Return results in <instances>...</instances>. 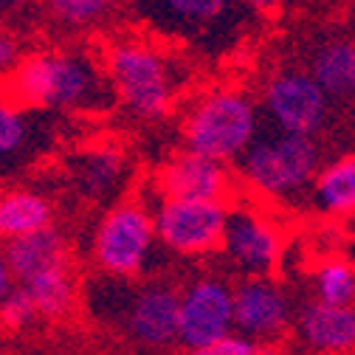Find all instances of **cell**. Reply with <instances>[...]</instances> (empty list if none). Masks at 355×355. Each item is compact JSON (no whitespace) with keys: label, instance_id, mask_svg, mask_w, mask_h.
Segmentation results:
<instances>
[{"label":"cell","instance_id":"6da1fadb","mask_svg":"<svg viewBox=\"0 0 355 355\" xmlns=\"http://www.w3.org/2000/svg\"><path fill=\"white\" fill-rule=\"evenodd\" d=\"M0 96L42 116H102L116 107L99 54L85 46L26 51L0 82Z\"/></svg>","mask_w":355,"mask_h":355},{"label":"cell","instance_id":"7a4b0ae2","mask_svg":"<svg viewBox=\"0 0 355 355\" xmlns=\"http://www.w3.org/2000/svg\"><path fill=\"white\" fill-rule=\"evenodd\" d=\"M178 288L164 277L110 279L96 274L79 288L99 324L139 355H169L178 347Z\"/></svg>","mask_w":355,"mask_h":355},{"label":"cell","instance_id":"3957f363","mask_svg":"<svg viewBox=\"0 0 355 355\" xmlns=\"http://www.w3.org/2000/svg\"><path fill=\"white\" fill-rule=\"evenodd\" d=\"M99 60L110 82L116 107L141 121H155L172 110L184 82V71L178 68L166 49L153 42V37H116L105 46Z\"/></svg>","mask_w":355,"mask_h":355},{"label":"cell","instance_id":"277c9868","mask_svg":"<svg viewBox=\"0 0 355 355\" xmlns=\"http://www.w3.org/2000/svg\"><path fill=\"white\" fill-rule=\"evenodd\" d=\"M127 6L147 34L211 57L237 49L245 23L257 20L237 0H127Z\"/></svg>","mask_w":355,"mask_h":355},{"label":"cell","instance_id":"5b68a950","mask_svg":"<svg viewBox=\"0 0 355 355\" xmlns=\"http://www.w3.org/2000/svg\"><path fill=\"white\" fill-rule=\"evenodd\" d=\"M181 136L187 153L232 166L259 136V105L243 87H211L184 113Z\"/></svg>","mask_w":355,"mask_h":355},{"label":"cell","instance_id":"8992f818","mask_svg":"<svg viewBox=\"0 0 355 355\" xmlns=\"http://www.w3.org/2000/svg\"><path fill=\"white\" fill-rule=\"evenodd\" d=\"M319 166V139L288 136L277 130L259 132L237 161V172L245 189L265 200H293L307 195Z\"/></svg>","mask_w":355,"mask_h":355},{"label":"cell","instance_id":"52a82bcc","mask_svg":"<svg viewBox=\"0 0 355 355\" xmlns=\"http://www.w3.org/2000/svg\"><path fill=\"white\" fill-rule=\"evenodd\" d=\"M158 254L153 214L144 198H121L96 220L91 234V262L110 279H141Z\"/></svg>","mask_w":355,"mask_h":355},{"label":"cell","instance_id":"ba28073f","mask_svg":"<svg viewBox=\"0 0 355 355\" xmlns=\"http://www.w3.org/2000/svg\"><path fill=\"white\" fill-rule=\"evenodd\" d=\"M229 206L232 203L169 200L153 195L150 214L158 245L178 259H192V262L220 254Z\"/></svg>","mask_w":355,"mask_h":355},{"label":"cell","instance_id":"9c48e42d","mask_svg":"<svg viewBox=\"0 0 355 355\" xmlns=\"http://www.w3.org/2000/svg\"><path fill=\"white\" fill-rule=\"evenodd\" d=\"M259 107L268 116L271 130L304 139H316L333 116V102L304 68H279L271 73L262 85Z\"/></svg>","mask_w":355,"mask_h":355},{"label":"cell","instance_id":"30bf717a","mask_svg":"<svg viewBox=\"0 0 355 355\" xmlns=\"http://www.w3.org/2000/svg\"><path fill=\"white\" fill-rule=\"evenodd\" d=\"M285 254V234L277 220L257 206H229L226 232L220 243V257L229 268L248 277H274Z\"/></svg>","mask_w":355,"mask_h":355},{"label":"cell","instance_id":"8fae6325","mask_svg":"<svg viewBox=\"0 0 355 355\" xmlns=\"http://www.w3.org/2000/svg\"><path fill=\"white\" fill-rule=\"evenodd\" d=\"M234 333L232 282L200 274L178 291V347L192 352Z\"/></svg>","mask_w":355,"mask_h":355},{"label":"cell","instance_id":"7c38bea8","mask_svg":"<svg viewBox=\"0 0 355 355\" xmlns=\"http://www.w3.org/2000/svg\"><path fill=\"white\" fill-rule=\"evenodd\" d=\"M234 333L254 344L274 347L293 330L296 307L291 293L274 277H248L232 285Z\"/></svg>","mask_w":355,"mask_h":355},{"label":"cell","instance_id":"4fadbf2b","mask_svg":"<svg viewBox=\"0 0 355 355\" xmlns=\"http://www.w3.org/2000/svg\"><path fill=\"white\" fill-rule=\"evenodd\" d=\"M234 189L237 184L232 166L192 155L187 150L164 161L153 178V195L169 200L232 203Z\"/></svg>","mask_w":355,"mask_h":355},{"label":"cell","instance_id":"5bb4252c","mask_svg":"<svg viewBox=\"0 0 355 355\" xmlns=\"http://www.w3.org/2000/svg\"><path fill=\"white\" fill-rule=\"evenodd\" d=\"M65 175L87 203H116L130 181V161L113 144L82 147L65 158Z\"/></svg>","mask_w":355,"mask_h":355},{"label":"cell","instance_id":"9a60e30c","mask_svg":"<svg viewBox=\"0 0 355 355\" xmlns=\"http://www.w3.org/2000/svg\"><path fill=\"white\" fill-rule=\"evenodd\" d=\"M51 116L31 113L0 96V178H12L54 144Z\"/></svg>","mask_w":355,"mask_h":355},{"label":"cell","instance_id":"2e32d148","mask_svg":"<svg viewBox=\"0 0 355 355\" xmlns=\"http://www.w3.org/2000/svg\"><path fill=\"white\" fill-rule=\"evenodd\" d=\"M293 333L319 355H352L355 352V304L336 307L307 302L293 316Z\"/></svg>","mask_w":355,"mask_h":355},{"label":"cell","instance_id":"e0dca14e","mask_svg":"<svg viewBox=\"0 0 355 355\" xmlns=\"http://www.w3.org/2000/svg\"><path fill=\"white\" fill-rule=\"evenodd\" d=\"M3 251H6V262H9L15 285L28 282L40 274L65 268V265H73V251H71L68 234L57 223L42 232H34L28 237L6 243Z\"/></svg>","mask_w":355,"mask_h":355},{"label":"cell","instance_id":"ac0fdd59","mask_svg":"<svg viewBox=\"0 0 355 355\" xmlns=\"http://www.w3.org/2000/svg\"><path fill=\"white\" fill-rule=\"evenodd\" d=\"M310 79H313L322 94L336 105L355 102V40L349 37H327L313 49L307 60Z\"/></svg>","mask_w":355,"mask_h":355},{"label":"cell","instance_id":"d6986e66","mask_svg":"<svg viewBox=\"0 0 355 355\" xmlns=\"http://www.w3.org/2000/svg\"><path fill=\"white\" fill-rule=\"evenodd\" d=\"M54 200L31 187L0 189V243H12L54 226Z\"/></svg>","mask_w":355,"mask_h":355},{"label":"cell","instance_id":"ffe728a7","mask_svg":"<svg viewBox=\"0 0 355 355\" xmlns=\"http://www.w3.org/2000/svg\"><path fill=\"white\" fill-rule=\"evenodd\" d=\"M307 198L324 217H355V153L319 166Z\"/></svg>","mask_w":355,"mask_h":355},{"label":"cell","instance_id":"44dd1931","mask_svg":"<svg viewBox=\"0 0 355 355\" xmlns=\"http://www.w3.org/2000/svg\"><path fill=\"white\" fill-rule=\"evenodd\" d=\"M34 304L40 319L60 322L73 313V307L79 302V277H76V265H65V268L40 274L28 282L17 285Z\"/></svg>","mask_w":355,"mask_h":355},{"label":"cell","instance_id":"7402d4cb","mask_svg":"<svg viewBox=\"0 0 355 355\" xmlns=\"http://www.w3.org/2000/svg\"><path fill=\"white\" fill-rule=\"evenodd\" d=\"M121 0H37V12L54 31L79 37L107 26Z\"/></svg>","mask_w":355,"mask_h":355},{"label":"cell","instance_id":"603a6c76","mask_svg":"<svg viewBox=\"0 0 355 355\" xmlns=\"http://www.w3.org/2000/svg\"><path fill=\"white\" fill-rule=\"evenodd\" d=\"M310 285H313V302L347 307L355 304V265L344 257H327L313 265L310 271Z\"/></svg>","mask_w":355,"mask_h":355},{"label":"cell","instance_id":"cb8c5ba5","mask_svg":"<svg viewBox=\"0 0 355 355\" xmlns=\"http://www.w3.org/2000/svg\"><path fill=\"white\" fill-rule=\"evenodd\" d=\"M37 319H40V316H37L31 299H28L17 285L9 291V296H6L3 302H0V327L9 330V333H23V330H28Z\"/></svg>","mask_w":355,"mask_h":355},{"label":"cell","instance_id":"d4e9b609","mask_svg":"<svg viewBox=\"0 0 355 355\" xmlns=\"http://www.w3.org/2000/svg\"><path fill=\"white\" fill-rule=\"evenodd\" d=\"M187 355H265V349L259 344H254L251 338L240 336V333H229L226 338H220L214 344H206L200 349H192Z\"/></svg>","mask_w":355,"mask_h":355},{"label":"cell","instance_id":"484cf974","mask_svg":"<svg viewBox=\"0 0 355 355\" xmlns=\"http://www.w3.org/2000/svg\"><path fill=\"white\" fill-rule=\"evenodd\" d=\"M23 54H26V49H23L20 37L9 26H0V82L12 73V68L17 65V60Z\"/></svg>","mask_w":355,"mask_h":355},{"label":"cell","instance_id":"4316f807","mask_svg":"<svg viewBox=\"0 0 355 355\" xmlns=\"http://www.w3.org/2000/svg\"><path fill=\"white\" fill-rule=\"evenodd\" d=\"M37 0H0V26H9L20 15H26Z\"/></svg>","mask_w":355,"mask_h":355},{"label":"cell","instance_id":"83f0119b","mask_svg":"<svg viewBox=\"0 0 355 355\" xmlns=\"http://www.w3.org/2000/svg\"><path fill=\"white\" fill-rule=\"evenodd\" d=\"M237 3L254 17H268L282 6V0H237Z\"/></svg>","mask_w":355,"mask_h":355},{"label":"cell","instance_id":"f1b7e54d","mask_svg":"<svg viewBox=\"0 0 355 355\" xmlns=\"http://www.w3.org/2000/svg\"><path fill=\"white\" fill-rule=\"evenodd\" d=\"M15 288V279H12V271H9V262H6V251H3V243H0V302L9 296V291Z\"/></svg>","mask_w":355,"mask_h":355}]
</instances>
